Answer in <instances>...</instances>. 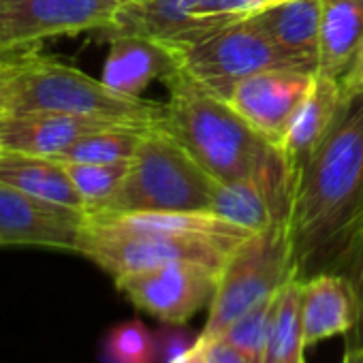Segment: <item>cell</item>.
Wrapping results in <instances>:
<instances>
[{"mask_svg":"<svg viewBox=\"0 0 363 363\" xmlns=\"http://www.w3.org/2000/svg\"><path fill=\"white\" fill-rule=\"evenodd\" d=\"M0 152H3V145H0Z\"/></svg>","mask_w":363,"mask_h":363,"instance_id":"35","label":"cell"},{"mask_svg":"<svg viewBox=\"0 0 363 363\" xmlns=\"http://www.w3.org/2000/svg\"><path fill=\"white\" fill-rule=\"evenodd\" d=\"M118 126L124 124L103 118L60 113V111L11 113L0 122V145L7 152H24V154L56 158L62 150H67L77 139L96 130L118 128Z\"/></svg>","mask_w":363,"mask_h":363,"instance_id":"14","label":"cell"},{"mask_svg":"<svg viewBox=\"0 0 363 363\" xmlns=\"http://www.w3.org/2000/svg\"><path fill=\"white\" fill-rule=\"evenodd\" d=\"M124 0H0V48L24 50L62 35L105 30Z\"/></svg>","mask_w":363,"mask_h":363,"instance_id":"9","label":"cell"},{"mask_svg":"<svg viewBox=\"0 0 363 363\" xmlns=\"http://www.w3.org/2000/svg\"><path fill=\"white\" fill-rule=\"evenodd\" d=\"M39 52V48H24V50H7L0 48V65H9V62H20L24 58H30Z\"/></svg>","mask_w":363,"mask_h":363,"instance_id":"32","label":"cell"},{"mask_svg":"<svg viewBox=\"0 0 363 363\" xmlns=\"http://www.w3.org/2000/svg\"><path fill=\"white\" fill-rule=\"evenodd\" d=\"M363 229V90L344 94L318 147L293 171L289 240L295 274H340Z\"/></svg>","mask_w":363,"mask_h":363,"instance_id":"1","label":"cell"},{"mask_svg":"<svg viewBox=\"0 0 363 363\" xmlns=\"http://www.w3.org/2000/svg\"><path fill=\"white\" fill-rule=\"evenodd\" d=\"M340 274L352 282L357 299H359V320H357V327L346 335V348H363V229L357 233L342 263Z\"/></svg>","mask_w":363,"mask_h":363,"instance_id":"27","label":"cell"},{"mask_svg":"<svg viewBox=\"0 0 363 363\" xmlns=\"http://www.w3.org/2000/svg\"><path fill=\"white\" fill-rule=\"evenodd\" d=\"M177 58L182 71L223 99L238 82L255 73L269 69L306 71L272 41L257 16L227 22L208 37L177 50Z\"/></svg>","mask_w":363,"mask_h":363,"instance_id":"7","label":"cell"},{"mask_svg":"<svg viewBox=\"0 0 363 363\" xmlns=\"http://www.w3.org/2000/svg\"><path fill=\"white\" fill-rule=\"evenodd\" d=\"M363 90V45L354 58V62L350 65L348 73L342 77V92L344 94H354Z\"/></svg>","mask_w":363,"mask_h":363,"instance_id":"31","label":"cell"},{"mask_svg":"<svg viewBox=\"0 0 363 363\" xmlns=\"http://www.w3.org/2000/svg\"><path fill=\"white\" fill-rule=\"evenodd\" d=\"M297 278L289 223L252 233L227 261L199 337L220 335L235 318Z\"/></svg>","mask_w":363,"mask_h":363,"instance_id":"6","label":"cell"},{"mask_svg":"<svg viewBox=\"0 0 363 363\" xmlns=\"http://www.w3.org/2000/svg\"><path fill=\"white\" fill-rule=\"evenodd\" d=\"M301 325V280L291 278L276 293L263 363H306Z\"/></svg>","mask_w":363,"mask_h":363,"instance_id":"21","label":"cell"},{"mask_svg":"<svg viewBox=\"0 0 363 363\" xmlns=\"http://www.w3.org/2000/svg\"><path fill=\"white\" fill-rule=\"evenodd\" d=\"M86 212L30 197L0 182V246L77 250Z\"/></svg>","mask_w":363,"mask_h":363,"instance_id":"12","label":"cell"},{"mask_svg":"<svg viewBox=\"0 0 363 363\" xmlns=\"http://www.w3.org/2000/svg\"><path fill=\"white\" fill-rule=\"evenodd\" d=\"M316 73L269 69L238 82L227 103L274 147L280 145L297 109L312 90Z\"/></svg>","mask_w":363,"mask_h":363,"instance_id":"11","label":"cell"},{"mask_svg":"<svg viewBox=\"0 0 363 363\" xmlns=\"http://www.w3.org/2000/svg\"><path fill=\"white\" fill-rule=\"evenodd\" d=\"M276 293L272 297L259 301L257 306H252L248 312H244L240 318H235L216 337H223L225 342H229L233 348H238L242 354H246L252 363H263L265 342H267V333H269V320H272Z\"/></svg>","mask_w":363,"mask_h":363,"instance_id":"25","label":"cell"},{"mask_svg":"<svg viewBox=\"0 0 363 363\" xmlns=\"http://www.w3.org/2000/svg\"><path fill=\"white\" fill-rule=\"evenodd\" d=\"M26 111L103 118L141 130L160 128L164 116L162 103L120 94L103 79L41 56L24 60L11 77L9 116Z\"/></svg>","mask_w":363,"mask_h":363,"instance_id":"4","label":"cell"},{"mask_svg":"<svg viewBox=\"0 0 363 363\" xmlns=\"http://www.w3.org/2000/svg\"><path fill=\"white\" fill-rule=\"evenodd\" d=\"M344 101L342 82L316 75L312 90L303 99L301 107L297 109L286 135L282 137L280 145L276 147L284 158L291 173L318 147L325 139L327 130L331 128L340 107Z\"/></svg>","mask_w":363,"mask_h":363,"instance_id":"17","label":"cell"},{"mask_svg":"<svg viewBox=\"0 0 363 363\" xmlns=\"http://www.w3.org/2000/svg\"><path fill=\"white\" fill-rule=\"evenodd\" d=\"M252 235L212 212L86 214L77 250L113 280L175 261L225 269Z\"/></svg>","mask_w":363,"mask_h":363,"instance_id":"2","label":"cell"},{"mask_svg":"<svg viewBox=\"0 0 363 363\" xmlns=\"http://www.w3.org/2000/svg\"><path fill=\"white\" fill-rule=\"evenodd\" d=\"M293 201V173L280 152L259 171L218 184L212 214L261 233L289 223Z\"/></svg>","mask_w":363,"mask_h":363,"instance_id":"10","label":"cell"},{"mask_svg":"<svg viewBox=\"0 0 363 363\" xmlns=\"http://www.w3.org/2000/svg\"><path fill=\"white\" fill-rule=\"evenodd\" d=\"M147 130L141 128H105L90 133L67 150H62L56 160L60 162H120L133 160L135 152Z\"/></svg>","mask_w":363,"mask_h":363,"instance_id":"22","label":"cell"},{"mask_svg":"<svg viewBox=\"0 0 363 363\" xmlns=\"http://www.w3.org/2000/svg\"><path fill=\"white\" fill-rule=\"evenodd\" d=\"M218 184L173 137L152 128L143 135L118 193L90 214L212 212Z\"/></svg>","mask_w":363,"mask_h":363,"instance_id":"5","label":"cell"},{"mask_svg":"<svg viewBox=\"0 0 363 363\" xmlns=\"http://www.w3.org/2000/svg\"><path fill=\"white\" fill-rule=\"evenodd\" d=\"M359 320L352 282L333 272L301 280V325L306 348L335 335H348Z\"/></svg>","mask_w":363,"mask_h":363,"instance_id":"15","label":"cell"},{"mask_svg":"<svg viewBox=\"0 0 363 363\" xmlns=\"http://www.w3.org/2000/svg\"><path fill=\"white\" fill-rule=\"evenodd\" d=\"M109 41V56L103 67V82L126 96H141L143 90L169 77L179 69L177 52L135 35H113Z\"/></svg>","mask_w":363,"mask_h":363,"instance_id":"16","label":"cell"},{"mask_svg":"<svg viewBox=\"0 0 363 363\" xmlns=\"http://www.w3.org/2000/svg\"><path fill=\"white\" fill-rule=\"evenodd\" d=\"M323 0H284L255 13L272 41L299 67L316 73Z\"/></svg>","mask_w":363,"mask_h":363,"instance_id":"18","label":"cell"},{"mask_svg":"<svg viewBox=\"0 0 363 363\" xmlns=\"http://www.w3.org/2000/svg\"><path fill=\"white\" fill-rule=\"evenodd\" d=\"M195 350L201 363H252L246 354L233 348L223 337H199L195 342Z\"/></svg>","mask_w":363,"mask_h":363,"instance_id":"29","label":"cell"},{"mask_svg":"<svg viewBox=\"0 0 363 363\" xmlns=\"http://www.w3.org/2000/svg\"><path fill=\"white\" fill-rule=\"evenodd\" d=\"M173 363H201V361H199L197 350H195V346H193L186 354H182V357H179V359H175Z\"/></svg>","mask_w":363,"mask_h":363,"instance_id":"34","label":"cell"},{"mask_svg":"<svg viewBox=\"0 0 363 363\" xmlns=\"http://www.w3.org/2000/svg\"><path fill=\"white\" fill-rule=\"evenodd\" d=\"M284 3V0H186V7L197 18H218V20H240L263 9Z\"/></svg>","mask_w":363,"mask_h":363,"instance_id":"26","label":"cell"},{"mask_svg":"<svg viewBox=\"0 0 363 363\" xmlns=\"http://www.w3.org/2000/svg\"><path fill=\"white\" fill-rule=\"evenodd\" d=\"M227 22L229 20L193 16L186 0H124L113 22L101 30V35L105 39L113 35H135L177 52L208 37Z\"/></svg>","mask_w":363,"mask_h":363,"instance_id":"13","label":"cell"},{"mask_svg":"<svg viewBox=\"0 0 363 363\" xmlns=\"http://www.w3.org/2000/svg\"><path fill=\"white\" fill-rule=\"evenodd\" d=\"M220 274L203 263L175 261L120 276L113 282L137 310L167 325H184L212 303Z\"/></svg>","mask_w":363,"mask_h":363,"instance_id":"8","label":"cell"},{"mask_svg":"<svg viewBox=\"0 0 363 363\" xmlns=\"http://www.w3.org/2000/svg\"><path fill=\"white\" fill-rule=\"evenodd\" d=\"M37 56V54H35ZM33 58V56H30ZM28 60V58H24ZM9 62V65H0V122H3L9 116V103H11V77L16 75V71L20 69V65L24 62Z\"/></svg>","mask_w":363,"mask_h":363,"instance_id":"30","label":"cell"},{"mask_svg":"<svg viewBox=\"0 0 363 363\" xmlns=\"http://www.w3.org/2000/svg\"><path fill=\"white\" fill-rule=\"evenodd\" d=\"M162 84L167 101L160 130L173 137L220 184L259 171L278 154L223 96L189 73L177 69Z\"/></svg>","mask_w":363,"mask_h":363,"instance_id":"3","label":"cell"},{"mask_svg":"<svg viewBox=\"0 0 363 363\" xmlns=\"http://www.w3.org/2000/svg\"><path fill=\"white\" fill-rule=\"evenodd\" d=\"M86 201V214L103 208L122 186L133 160L120 162H62Z\"/></svg>","mask_w":363,"mask_h":363,"instance_id":"23","label":"cell"},{"mask_svg":"<svg viewBox=\"0 0 363 363\" xmlns=\"http://www.w3.org/2000/svg\"><path fill=\"white\" fill-rule=\"evenodd\" d=\"M101 352L105 363H160L158 337L139 318L109 327Z\"/></svg>","mask_w":363,"mask_h":363,"instance_id":"24","label":"cell"},{"mask_svg":"<svg viewBox=\"0 0 363 363\" xmlns=\"http://www.w3.org/2000/svg\"><path fill=\"white\" fill-rule=\"evenodd\" d=\"M342 363H363V348H346Z\"/></svg>","mask_w":363,"mask_h":363,"instance_id":"33","label":"cell"},{"mask_svg":"<svg viewBox=\"0 0 363 363\" xmlns=\"http://www.w3.org/2000/svg\"><path fill=\"white\" fill-rule=\"evenodd\" d=\"M0 182L30 197L86 212V201L75 189L65 164L50 156L0 152Z\"/></svg>","mask_w":363,"mask_h":363,"instance_id":"19","label":"cell"},{"mask_svg":"<svg viewBox=\"0 0 363 363\" xmlns=\"http://www.w3.org/2000/svg\"><path fill=\"white\" fill-rule=\"evenodd\" d=\"M363 45V0H323L316 75L342 82Z\"/></svg>","mask_w":363,"mask_h":363,"instance_id":"20","label":"cell"},{"mask_svg":"<svg viewBox=\"0 0 363 363\" xmlns=\"http://www.w3.org/2000/svg\"><path fill=\"white\" fill-rule=\"evenodd\" d=\"M156 337H158V350L162 363H173L182 354H186L197 342V337L193 340L191 331H186L184 327L167 325V323L160 331H156Z\"/></svg>","mask_w":363,"mask_h":363,"instance_id":"28","label":"cell"}]
</instances>
